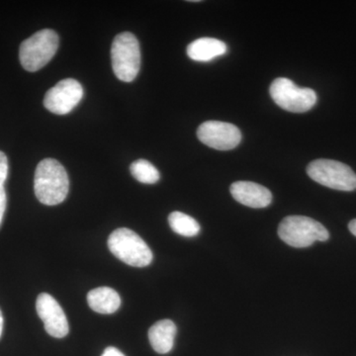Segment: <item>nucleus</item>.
<instances>
[{"label":"nucleus","mask_w":356,"mask_h":356,"mask_svg":"<svg viewBox=\"0 0 356 356\" xmlns=\"http://www.w3.org/2000/svg\"><path fill=\"white\" fill-rule=\"evenodd\" d=\"M69 189V177L64 166L54 159L40 161L34 177L35 195L40 202L48 206L64 202Z\"/></svg>","instance_id":"obj_1"},{"label":"nucleus","mask_w":356,"mask_h":356,"mask_svg":"<svg viewBox=\"0 0 356 356\" xmlns=\"http://www.w3.org/2000/svg\"><path fill=\"white\" fill-rule=\"evenodd\" d=\"M110 252L124 264L146 267L153 261L151 248L139 235L127 228L115 229L108 238Z\"/></svg>","instance_id":"obj_2"},{"label":"nucleus","mask_w":356,"mask_h":356,"mask_svg":"<svg viewBox=\"0 0 356 356\" xmlns=\"http://www.w3.org/2000/svg\"><path fill=\"white\" fill-rule=\"evenodd\" d=\"M281 240L293 248H308L315 242H325L330 234L321 222L305 216L284 218L278 228Z\"/></svg>","instance_id":"obj_3"},{"label":"nucleus","mask_w":356,"mask_h":356,"mask_svg":"<svg viewBox=\"0 0 356 356\" xmlns=\"http://www.w3.org/2000/svg\"><path fill=\"white\" fill-rule=\"evenodd\" d=\"M112 67L117 79L131 83L137 77L140 67V44L132 33L117 35L111 47Z\"/></svg>","instance_id":"obj_4"},{"label":"nucleus","mask_w":356,"mask_h":356,"mask_svg":"<svg viewBox=\"0 0 356 356\" xmlns=\"http://www.w3.org/2000/svg\"><path fill=\"white\" fill-rule=\"evenodd\" d=\"M58 48L57 33L43 29L22 42L19 50L21 65L28 72H37L53 58Z\"/></svg>","instance_id":"obj_5"},{"label":"nucleus","mask_w":356,"mask_h":356,"mask_svg":"<svg viewBox=\"0 0 356 356\" xmlns=\"http://www.w3.org/2000/svg\"><path fill=\"white\" fill-rule=\"evenodd\" d=\"M307 175L318 184L339 191L356 188V175L350 166L332 159H316L307 166Z\"/></svg>","instance_id":"obj_6"},{"label":"nucleus","mask_w":356,"mask_h":356,"mask_svg":"<svg viewBox=\"0 0 356 356\" xmlns=\"http://www.w3.org/2000/svg\"><path fill=\"white\" fill-rule=\"evenodd\" d=\"M269 93L280 108L292 113H305L317 103V95L313 89L298 88L286 77L273 81Z\"/></svg>","instance_id":"obj_7"},{"label":"nucleus","mask_w":356,"mask_h":356,"mask_svg":"<svg viewBox=\"0 0 356 356\" xmlns=\"http://www.w3.org/2000/svg\"><path fill=\"white\" fill-rule=\"evenodd\" d=\"M83 88L76 79H65L47 91L44 105L51 113L65 115L83 99Z\"/></svg>","instance_id":"obj_8"},{"label":"nucleus","mask_w":356,"mask_h":356,"mask_svg":"<svg viewBox=\"0 0 356 356\" xmlns=\"http://www.w3.org/2000/svg\"><path fill=\"white\" fill-rule=\"evenodd\" d=\"M197 137L200 142L212 149L229 151L238 146L242 140V133L233 124L207 121L199 126Z\"/></svg>","instance_id":"obj_9"},{"label":"nucleus","mask_w":356,"mask_h":356,"mask_svg":"<svg viewBox=\"0 0 356 356\" xmlns=\"http://www.w3.org/2000/svg\"><path fill=\"white\" fill-rule=\"evenodd\" d=\"M36 310L43 321L44 330L51 337L63 339L69 334L70 325L62 307L48 293H42L37 298Z\"/></svg>","instance_id":"obj_10"},{"label":"nucleus","mask_w":356,"mask_h":356,"mask_svg":"<svg viewBox=\"0 0 356 356\" xmlns=\"http://www.w3.org/2000/svg\"><path fill=\"white\" fill-rule=\"evenodd\" d=\"M232 196L247 207L261 209L270 205L273 194L261 184L252 181H236L231 185Z\"/></svg>","instance_id":"obj_11"},{"label":"nucleus","mask_w":356,"mask_h":356,"mask_svg":"<svg viewBox=\"0 0 356 356\" xmlns=\"http://www.w3.org/2000/svg\"><path fill=\"white\" fill-rule=\"evenodd\" d=\"M177 325L170 320H161L152 325L149 330V341L152 348L159 355L170 353L175 344Z\"/></svg>","instance_id":"obj_12"},{"label":"nucleus","mask_w":356,"mask_h":356,"mask_svg":"<svg viewBox=\"0 0 356 356\" xmlns=\"http://www.w3.org/2000/svg\"><path fill=\"white\" fill-rule=\"evenodd\" d=\"M227 44L215 38L195 40L187 47V56L195 62H210L227 53Z\"/></svg>","instance_id":"obj_13"},{"label":"nucleus","mask_w":356,"mask_h":356,"mask_svg":"<svg viewBox=\"0 0 356 356\" xmlns=\"http://www.w3.org/2000/svg\"><path fill=\"white\" fill-rule=\"evenodd\" d=\"M88 303L96 313L109 315L120 308L121 298L112 288L99 287L89 291Z\"/></svg>","instance_id":"obj_14"},{"label":"nucleus","mask_w":356,"mask_h":356,"mask_svg":"<svg viewBox=\"0 0 356 356\" xmlns=\"http://www.w3.org/2000/svg\"><path fill=\"white\" fill-rule=\"evenodd\" d=\"M168 224L175 233L184 236H195L200 232V225L194 218L182 212H172L168 216Z\"/></svg>","instance_id":"obj_15"},{"label":"nucleus","mask_w":356,"mask_h":356,"mask_svg":"<svg viewBox=\"0 0 356 356\" xmlns=\"http://www.w3.org/2000/svg\"><path fill=\"white\" fill-rule=\"evenodd\" d=\"M134 178L145 184H154L159 180V172L156 166L146 159H138L130 166Z\"/></svg>","instance_id":"obj_16"},{"label":"nucleus","mask_w":356,"mask_h":356,"mask_svg":"<svg viewBox=\"0 0 356 356\" xmlns=\"http://www.w3.org/2000/svg\"><path fill=\"white\" fill-rule=\"evenodd\" d=\"M8 175V159L3 152L0 151V188L4 187Z\"/></svg>","instance_id":"obj_17"},{"label":"nucleus","mask_w":356,"mask_h":356,"mask_svg":"<svg viewBox=\"0 0 356 356\" xmlns=\"http://www.w3.org/2000/svg\"><path fill=\"white\" fill-rule=\"evenodd\" d=\"M7 205L6 191L4 187L0 188V225L3 220L4 213H6Z\"/></svg>","instance_id":"obj_18"},{"label":"nucleus","mask_w":356,"mask_h":356,"mask_svg":"<svg viewBox=\"0 0 356 356\" xmlns=\"http://www.w3.org/2000/svg\"><path fill=\"white\" fill-rule=\"evenodd\" d=\"M102 356H125L123 353H121L120 350H117L116 348H113V346H109L106 350H104V353H102Z\"/></svg>","instance_id":"obj_19"},{"label":"nucleus","mask_w":356,"mask_h":356,"mask_svg":"<svg viewBox=\"0 0 356 356\" xmlns=\"http://www.w3.org/2000/svg\"><path fill=\"white\" fill-rule=\"evenodd\" d=\"M348 229H350L351 234L356 236V219L350 221V224H348Z\"/></svg>","instance_id":"obj_20"},{"label":"nucleus","mask_w":356,"mask_h":356,"mask_svg":"<svg viewBox=\"0 0 356 356\" xmlns=\"http://www.w3.org/2000/svg\"><path fill=\"white\" fill-rule=\"evenodd\" d=\"M2 331H3V316L0 310V337H1Z\"/></svg>","instance_id":"obj_21"},{"label":"nucleus","mask_w":356,"mask_h":356,"mask_svg":"<svg viewBox=\"0 0 356 356\" xmlns=\"http://www.w3.org/2000/svg\"><path fill=\"white\" fill-rule=\"evenodd\" d=\"M356 189V188H355Z\"/></svg>","instance_id":"obj_22"}]
</instances>
